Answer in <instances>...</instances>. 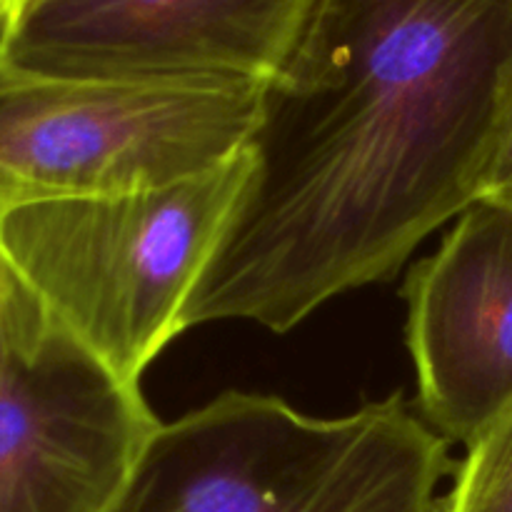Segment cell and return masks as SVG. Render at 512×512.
<instances>
[{"label": "cell", "instance_id": "12", "mask_svg": "<svg viewBox=\"0 0 512 512\" xmlns=\"http://www.w3.org/2000/svg\"><path fill=\"white\" fill-rule=\"evenodd\" d=\"M0 28H3V20H0Z\"/></svg>", "mask_w": 512, "mask_h": 512}, {"label": "cell", "instance_id": "7", "mask_svg": "<svg viewBox=\"0 0 512 512\" xmlns=\"http://www.w3.org/2000/svg\"><path fill=\"white\" fill-rule=\"evenodd\" d=\"M405 298L420 408L470 448L512 408V208L475 200Z\"/></svg>", "mask_w": 512, "mask_h": 512}, {"label": "cell", "instance_id": "4", "mask_svg": "<svg viewBox=\"0 0 512 512\" xmlns=\"http://www.w3.org/2000/svg\"><path fill=\"white\" fill-rule=\"evenodd\" d=\"M263 85L60 80L0 68V215L163 188L248 145Z\"/></svg>", "mask_w": 512, "mask_h": 512}, {"label": "cell", "instance_id": "11", "mask_svg": "<svg viewBox=\"0 0 512 512\" xmlns=\"http://www.w3.org/2000/svg\"><path fill=\"white\" fill-rule=\"evenodd\" d=\"M25 3H28V0H0V20L5 23V20H8L15 10L23 8Z\"/></svg>", "mask_w": 512, "mask_h": 512}, {"label": "cell", "instance_id": "2", "mask_svg": "<svg viewBox=\"0 0 512 512\" xmlns=\"http://www.w3.org/2000/svg\"><path fill=\"white\" fill-rule=\"evenodd\" d=\"M453 470L403 393L343 418L223 393L153 430L108 512H443Z\"/></svg>", "mask_w": 512, "mask_h": 512}, {"label": "cell", "instance_id": "8", "mask_svg": "<svg viewBox=\"0 0 512 512\" xmlns=\"http://www.w3.org/2000/svg\"><path fill=\"white\" fill-rule=\"evenodd\" d=\"M53 323L43 300L0 248V368Z\"/></svg>", "mask_w": 512, "mask_h": 512}, {"label": "cell", "instance_id": "9", "mask_svg": "<svg viewBox=\"0 0 512 512\" xmlns=\"http://www.w3.org/2000/svg\"><path fill=\"white\" fill-rule=\"evenodd\" d=\"M475 478L483 512H512V410L480 445Z\"/></svg>", "mask_w": 512, "mask_h": 512}, {"label": "cell", "instance_id": "1", "mask_svg": "<svg viewBox=\"0 0 512 512\" xmlns=\"http://www.w3.org/2000/svg\"><path fill=\"white\" fill-rule=\"evenodd\" d=\"M510 118L512 0H313L183 328L285 333L390 278L480 198Z\"/></svg>", "mask_w": 512, "mask_h": 512}, {"label": "cell", "instance_id": "3", "mask_svg": "<svg viewBox=\"0 0 512 512\" xmlns=\"http://www.w3.org/2000/svg\"><path fill=\"white\" fill-rule=\"evenodd\" d=\"M248 148L173 185L45 200L0 215V248L50 318L140 385L178 333L250 178Z\"/></svg>", "mask_w": 512, "mask_h": 512}, {"label": "cell", "instance_id": "10", "mask_svg": "<svg viewBox=\"0 0 512 512\" xmlns=\"http://www.w3.org/2000/svg\"><path fill=\"white\" fill-rule=\"evenodd\" d=\"M478 200L512 208V118L505 125L503 135H500V143L488 165Z\"/></svg>", "mask_w": 512, "mask_h": 512}, {"label": "cell", "instance_id": "5", "mask_svg": "<svg viewBox=\"0 0 512 512\" xmlns=\"http://www.w3.org/2000/svg\"><path fill=\"white\" fill-rule=\"evenodd\" d=\"M313 0H28L0 28V68L110 83L265 85Z\"/></svg>", "mask_w": 512, "mask_h": 512}, {"label": "cell", "instance_id": "6", "mask_svg": "<svg viewBox=\"0 0 512 512\" xmlns=\"http://www.w3.org/2000/svg\"><path fill=\"white\" fill-rule=\"evenodd\" d=\"M158 425L53 320L0 368V512H108Z\"/></svg>", "mask_w": 512, "mask_h": 512}]
</instances>
